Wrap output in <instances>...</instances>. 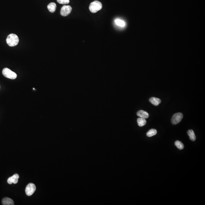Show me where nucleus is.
<instances>
[{"instance_id":"f257e3e1","label":"nucleus","mask_w":205,"mask_h":205,"mask_svg":"<svg viewBox=\"0 0 205 205\" xmlns=\"http://www.w3.org/2000/svg\"><path fill=\"white\" fill-rule=\"evenodd\" d=\"M7 43L8 45L11 47L16 46L17 45L19 42L18 37L16 34H10L7 37Z\"/></svg>"},{"instance_id":"f03ea898","label":"nucleus","mask_w":205,"mask_h":205,"mask_svg":"<svg viewBox=\"0 0 205 205\" xmlns=\"http://www.w3.org/2000/svg\"><path fill=\"white\" fill-rule=\"evenodd\" d=\"M102 8V5L100 2L97 0L92 2L89 6L90 11L92 13H95Z\"/></svg>"},{"instance_id":"7ed1b4c3","label":"nucleus","mask_w":205,"mask_h":205,"mask_svg":"<svg viewBox=\"0 0 205 205\" xmlns=\"http://www.w3.org/2000/svg\"><path fill=\"white\" fill-rule=\"evenodd\" d=\"M2 74L4 76L10 79H15L17 76V74L15 73L7 68L3 69Z\"/></svg>"},{"instance_id":"20e7f679","label":"nucleus","mask_w":205,"mask_h":205,"mask_svg":"<svg viewBox=\"0 0 205 205\" xmlns=\"http://www.w3.org/2000/svg\"><path fill=\"white\" fill-rule=\"evenodd\" d=\"M183 117V115L181 112L175 113L172 117L171 122L173 125H176L178 124L182 120Z\"/></svg>"},{"instance_id":"39448f33","label":"nucleus","mask_w":205,"mask_h":205,"mask_svg":"<svg viewBox=\"0 0 205 205\" xmlns=\"http://www.w3.org/2000/svg\"><path fill=\"white\" fill-rule=\"evenodd\" d=\"M36 187L34 183H30L28 184L26 187L25 192L27 195L28 196H31L34 193L35 191Z\"/></svg>"},{"instance_id":"423d86ee","label":"nucleus","mask_w":205,"mask_h":205,"mask_svg":"<svg viewBox=\"0 0 205 205\" xmlns=\"http://www.w3.org/2000/svg\"><path fill=\"white\" fill-rule=\"evenodd\" d=\"M72 10V8L69 5H64L62 7L61 14L63 16H66L70 14Z\"/></svg>"},{"instance_id":"0eeeda50","label":"nucleus","mask_w":205,"mask_h":205,"mask_svg":"<svg viewBox=\"0 0 205 205\" xmlns=\"http://www.w3.org/2000/svg\"><path fill=\"white\" fill-rule=\"evenodd\" d=\"M19 177H20V176L18 174H15L14 175L8 178L7 180L8 183L9 184H11L13 183L16 184L18 182Z\"/></svg>"},{"instance_id":"6e6552de","label":"nucleus","mask_w":205,"mask_h":205,"mask_svg":"<svg viewBox=\"0 0 205 205\" xmlns=\"http://www.w3.org/2000/svg\"><path fill=\"white\" fill-rule=\"evenodd\" d=\"M137 115L138 116L141 118H144L146 119L149 117V114L148 112L143 110H140L138 111L137 113Z\"/></svg>"},{"instance_id":"1a4fd4ad","label":"nucleus","mask_w":205,"mask_h":205,"mask_svg":"<svg viewBox=\"0 0 205 205\" xmlns=\"http://www.w3.org/2000/svg\"><path fill=\"white\" fill-rule=\"evenodd\" d=\"M149 101L152 104L155 106H158L161 102V100L158 98L154 97L150 98Z\"/></svg>"},{"instance_id":"9d476101","label":"nucleus","mask_w":205,"mask_h":205,"mask_svg":"<svg viewBox=\"0 0 205 205\" xmlns=\"http://www.w3.org/2000/svg\"><path fill=\"white\" fill-rule=\"evenodd\" d=\"M2 204L3 205H13L14 202L11 199L8 198H5L2 200Z\"/></svg>"},{"instance_id":"9b49d317","label":"nucleus","mask_w":205,"mask_h":205,"mask_svg":"<svg viewBox=\"0 0 205 205\" xmlns=\"http://www.w3.org/2000/svg\"><path fill=\"white\" fill-rule=\"evenodd\" d=\"M47 7L50 12L54 13L56 9V5L55 3L51 2L49 4Z\"/></svg>"},{"instance_id":"f8f14e48","label":"nucleus","mask_w":205,"mask_h":205,"mask_svg":"<svg viewBox=\"0 0 205 205\" xmlns=\"http://www.w3.org/2000/svg\"><path fill=\"white\" fill-rule=\"evenodd\" d=\"M115 23L117 26L121 28H124L126 25L125 22L119 19H117L115 20Z\"/></svg>"},{"instance_id":"ddd939ff","label":"nucleus","mask_w":205,"mask_h":205,"mask_svg":"<svg viewBox=\"0 0 205 205\" xmlns=\"http://www.w3.org/2000/svg\"><path fill=\"white\" fill-rule=\"evenodd\" d=\"M137 122L138 125L139 127H142L146 125L147 121H146V119L144 118L139 117V118H138L137 119Z\"/></svg>"},{"instance_id":"4468645a","label":"nucleus","mask_w":205,"mask_h":205,"mask_svg":"<svg viewBox=\"0 0 205 205\" xmlns=\"http://www.w3.org/2000/svg\"><path fill=\"white\" fill-rule=\"evenodd\" d=\"M188 135L190 137V139L192 141H195L196 139V137L195 135L194 131L192 130H188L187 132Z\"/></svg>"},{"instance_id":"2eb2a0df","label":"nucleus","mask_w":205,"mask_h":205,"mask_svg":"<svg viewBox=\"0 0 205 205\" xmlns=\"http://www.w3.org/2000/svg\"><path fill=\"white\" fill-rule=\"evenodd\" d=\"M157 134V130L154 129H150V130H149V131L147 132L146 135H147V137H151L156 135Z\"/></svg>"},{"instance_id":"dca6fc26","label":"nucleus","mask_w":205,"mask_h":205,"mask_svg":"<svg viewBox=\"0 0 205 205\" xmlns=\"http://www.w3.org/2000/svg\"><path fill=\"white\" fill-rule=\"evenodd\" d=\"M175 145L179 150H182L184 148V145L179 140H176L175 142Z\"/></svg>"},{"instance_id":"f3484780","label":"nucleus","mask_w":205,"mask_h":205,"mask_svg":"<svg viewBox=\"0 0 205 205\" xmlns=\"http://www.w3.org/2000/svg\"><path fill=\"white\" fill-rule=\"evenodd\" d=\"M57 2L61 4H67L69 3V0H57Z\"/></svg>"}]
</instances>
